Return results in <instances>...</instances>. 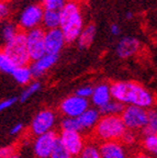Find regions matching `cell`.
I'll return each instance as SVG.
<instances>
[{"label": "cell", "mask_w": 157, "mask_h": 158, "mask_svg": "<svg viewBox=\"0 0 157 158\" xmlns=\"http://www.w3.org/2000/svg\"><path fill=\"white\" fill-rule=\"evenodd\" d=\"M112 99L122 104L140 106L143 109L152 108L155 97L150 90L134 81H114L111 84Z\"/></svg>", "instance_id": "cell-1"}, {"label": "cell", "mask_w": 157, "mask_h": 158, "mask_svg": "<svg viewBox=\"0 0 157 158\" xmlns=\"http://www.w3.org/2000/svg\"><path fill=\"white\" fill-rule=\"evenodd\" d=\"M61 30L66 43H73L79 39L83 30L80 8L75 1H68L61 10Z\"/></svg>", "instance_id": "cell-2"}, {"label": "cell", "mask_w": 157, "mask_h": 158, "mask_svg": "<svg viewBox=\"0 0 157 158\" xmlns=\"http://www.w3.org/2000/svg\"><path fill=\"white\" fill-rule=\"evenodd\" d=\"M126 126L121 115H101L98 124L92 130L96 141L121 142L126 132Z\"/></svg>", "instance_id": "cell-3"}, {"label": "cell", "mask_w": 157, "mask_h": 158, "mask_svg": "<svg viewBox=\"0 0 157 158\" xmlns=\"http://www.w3.org/2000/svg\"><path fill=\"white\" fill-rule=\"evenodd\" d=\"M1 53L9 57L17 67L29 66L31 57L28 49L27 32L20 29L18 34L11 41L5 43Z\"/></svg>", "instance_id": "cell-4"}, {"label": "cell", "mask_w": 157, "mask_h": 158, "mask_svg": "<svg viewBox=\"0 0 157 158\" xmlns=\"http://www.w3.org/2000/svg\"><path fill=\"white\" fill-rule=\"evenodd\" d=\"M56 122V114L52 109H42L34 115L30 124L29 133L31 136H41L53 131L54 124Z\"/></svg>", "instance_id": "cell-5"}, {"label": "cell", "mask_w": 157, "mask_h": 158, "mask_svg": "<svg viewBox=\"0 0 157 158\" xmlns=\"http://www.w3.org/2000/svg\"><path fill=\"white\" fill-rule=\"evenodd\" d=\"M125 126L130 131L144 130L148 122V110L135 106H126L121 114Z\"/></svg>", "instance_id": "cell-6"}, {"label": "cell", "mask_w": 157, "mask_h": 158, "mask_svg": "<svg viewBox=\"0 0 157 158\" xmlns=\"http://www.w3.org/2000/svg\"><path fill=\"white\" fill-rule=\"evenodd\" d=\"M45 31L42 27H35L27 32L28 49L31 60L35 62L46 54L45 51Z\"/></svg>", "instance_id": "cell-7"}, {"label": "cell", "mask_w": 157, "mask_h": 158, "mask_svg": "<svg viewBox=\"0 0 157 158\" xmlns=\"http://www.w3.org/2000/svg\"><path fill=\"white\" fill-rule=\"evenodd\" d=\"M89 102L87 99L77 94L68 96L59 104V112L64 118H79L88 110Z\"/></svg>", "instance_id": "cell-8"}, {"label": "cell", "mask_w": 157, "mask_h": 158, "mask_svg": "<svg viewBox=\"0 0 157 158\" xmlns=\"http://www.w3.org/2000/svg\"><path fill=\"white\" fill-rule=\"evenodd\" d=\"M57 138H58V134L54 131L35 137L33 142V153L35 157L51 158Z\"/></svg>", "instance_id": "cell-9"}, {"label": "cell", "mask_w": 157, "mask_h": 158, "mask_svg": "<svg viewBox=\"0 0 157 158\" xmlns=\"http://www.w3.org/2000/svg\"><path fill=\"white\" fill-rule=\"evenodd\" d=\"M44 17V8L42 5H31L22 12L20 17L19 27L23 31H30L35 27L43 21Z\"/></svg>", "instance_id": "cell-10"}, {"label": "cell", "mask_w": 157, "mask_h": 158, "mask_svg": "<svg viewBox=\"0 0 157 158\" xmlns=\"http://www.w3.org/2000/svg\"><path fill=\"white\" fill-rule=\"evenodd\" d=\"M58 137L73 157H77V156L79 157L87 144L80 132L62 130L61 133L58 134Z\"/></svg>", "instance_id": "cell-11"}, {"label": "cell", "mask_w": 157, "mask_h": 158, "mask_svg": "<svg viewBox=\"0 0 157 158\" xmlns=\"http://www.w3.org/2000/svg\"><path fill=\"white\" fill-rule=\"evenodd\" d=\"M66 43L61 29L47 30L45 33V51L46 54L58 55Z\"/></svg>", "instance_id": "cell-12"}, {"label": "cell", "mask_w": 157, "mask_h": 158, "mask_svg": "<svg viewBox=\"0 0 157 158\" xmlns=\"http://www.w3.org/2000/svg\"><path fill=\"white\" fill-rule=\"evenodd\" d=\"M102 158H128L126 147L122 142H102L99 144Z\"/></svg>", "instance_id": "cell-13"}, {"label": "cell", "mask_w": 157, "mask_h": 158, "mask_svg": "<svg viewBox=\"0 0 157 158\" xmlns=\"http://www.w3.org/2000/svg\"><path fill=\"white\" fill-rule=\"evenodd\" d=\"M112 100L111 94V85L99 84L93 88V94L91 96V102L98 109L102 108Z\"/></svg>", "instance_id": "cell-14"}, {"label": "cell", "mask_w": 157, "mask_h": 158, "mask_svg": "<svg viewBox=\"0 0 157 158\" xmlns=\"http://www.w3.org/2000/svg\"><path fill=\"white\" fill-rule=\"evenodd\" d=\"M58 59V55H52V54H45L44 56L40 58L39 60H35L32 64L30 65V69L32 72L33 77L37 78V77L42 76L43 74L49 70L51 67L54 66V64Z\"/></svg>", "instance_id": "cell-15"}, {"label": "cell", "mask_w": 157, "mask_h": 158, "mask_svg": "<svg viewBox=\"0 0 157 158\" xmlns=\"http://www.w3.org/2000/svg\"><path fill=\"white\" fill-rule=\"evenodd\" d=\"M140 42L134 37H123L117 46V54L121 58H129L138 51Z\"/></svg>", "instance_id": "cell-16"}, {"label": "cell", "mask_w": 157, "mask_h": 158, "mask_svg": "<svg viewBox=\"0 0 157 158\" xmlns=\"http://www.w3.org/2000/svg\"><path fill=\"white\" fill-rule=\"evenodd\" d=\"M100 111L98 109H88L83 114H81L78 118L79 124H80L81 132L88 131V130H93L98 124L100 120Z\"/></svg>", "instance_id": "cell-17"}, {"label": "cell", "mask_w": 157, "mask_h": 158, "mask_svg": "<svg viewBox=\"0 0 157 158\" xmlns=\"http://www.w3.org/2000/svg\"><path fill=\"white\" fill-rule=\"evenodd\" d=\"M43 24L49 30L58 29V27H61V11L44 10Z\"/></svg>", "instance_id": "cell-18"}, {"label": "cell", "mask_w": 157, "mask_h": 158, "mask_svg": "<svg viewBox=\"0 0 157 158\" xmlns=\"http://www.w3.org/2000/svg\"><path fill=\"white\" fill-rule=\"evenodd\" d=\"M96 34V27L93 24H89L83 27V32L78 39V45L80 48H87L91 45Z\"/></svg>", "instance_id": "cell-19"}, {"label": "cell", "mask_w": 157, "mask_h": 158, "mask_svg": "<svg viewBox=\"0 0 157 158\" xmlns=\"http://www.w3.org/2000/svg\"><path fill=\"white\" fill-rule=\"evenodd\" d=\"M12 77L15 81L20 85H28L31 79L33 78V75L30 66H21V67H17L15 69V72L12 73Z\"/></svg>", "instance_id": "cell-20"}, {"label": "cell", "mask_w": 157, "mask_h": 158, "mask_svg": "<svg viewBox=\"0 0 157 158\" xmlns=\"http://www.w3.org/2000/svg\"><path fill=\"white\" fill-rule=\"evenodd\" d=\"M124 108V104L112 99L109 103H107L106 106H103L102 108L98 109V110L102 115H121Z\"/></svg>", "instance_id": "cell-21"}, {"label": "cell", "mask_w": 157, "mask_h": 158, "mask_svg": "<svg viewBox=\"0 0 157 158\" xmlns=\"http://www.w3.org/2000/svg\"><path fill=\"white\" fill-rule=\"evenodd\" d=\"M145 136L157 135V110L150 109L148 110V122L147 125L143 130Z\"/></svg>", "instance_id": "cell-22"}, {"label": "cell", "mask_w": 157, "mask_h": 158, "mask_svg": "<svg viewBox=\"0 0 157 158\" xmlns=\"http://www.w3.org/2000/svg\"><path fill=\"white\" fill-rule=\"evenodd\" d=\"M78 158H102L99 145L95 142H88Z\"/></svg>", "instance_id": "cell-23"}, {"label": "cell", "mask_w": 157, "mask_h": 158, "mask_svg": "<svg viewBox=\"0 0 157 158\" xmlns=\"http://www.w3.org/2000/svg\"><path fill=\"white\" fill-rule=\"evenodd\" d=\"M61 128L64 131H76L81 133L78 118H64L61 121Z\"/></svg>", "instance_id": "cell-24"}, {"label": "cell", "mask_w": 157, "mask_h": 158, "mask_svg": "<svg viewBox=\"0 0 157 158\" xmlns=\"http://www.w3.org/2000/svg\"><path fill=\"white\" fill-rule=\"evenodd\" d=\"M51 158H73V156L67 151V148L64 146V144L62 143L59 137L57 138L56 144L54 146V149L52 152Z\"/></svg>", "instance_id": "cell-25"}, {"label": "cell", "mask_w": 157, "mask_h": 158, "mask_svg": "<svg viewBox=\"0 0 157 158\" xmlns=\"http://www.w3.org/2000/svg\"><path fill=\"white\" fill-rule=\"evenodd\" d=\"M142 145L146 152L157 156V135L145 136L142 142Z\"/></svg>", "instance_id": "cell-26"}, {"label": "cell", "mask_w": 157, "mask_h": 158, "mask_svg": "<svg viewBox=\"0 0 157 158\" xmlns=\"http://www.w3.org/2000/svg\"><path fill=\"white\" fill-rule=\"evenodd\" d=\"M0 68H1V72L6 73V74H12L15 72V69L17 68L13 62L9 57L6 56L3 53L0 54Z\"/></svg>", "instance_id": "cell-27"}, {"label": "cell", "mask_w": 157, "mask_h": 158, "mask_svg": "<svg viewBox=\"0 0 157 158\" xmlns=\"http://www.w3.org/2000/svg\"><path fill=\"white\" fill-rule=\"evenodd\" d=\"M19 31H20L19 25L12 24V23H8V24H6L5 27H3V31H2V37H3V40H5V43L11 41V40L18 34Z\"/></svg>", "instance_id": "cell-28"}, {"label": "cell", "mask_w": 157, "mask_h": 158, "mask_svg": "<svg viewBox=\"0 0 157 158\" xmlns=\"http://www.w3.org/2000/svg\"><path fill=\"white\" fill-rule=\"evenodd\" d=\"M66 2L65 0H43L42 6L44 10H54V11H61L65 7Z\"/></svg>", "instance_id": "cell-29"}, {"label": "cell", "mask_w": 157, "mask_h": 158, "mask_svg": "<svg viewBox=\"0 0 157 158\" xmlns=\"http://www.w3.org/2000/svg\"><path fill=\"white\" fill-rule=\"evenodd\" d=\"M39 89H40V82L34 81V82H32V84H30V86L27 87V88L22 91L21 96H20V101L25 102L28 99L31 98V97H32L33 94L39 90Z\"/></svg>", "instance_id": "cell-30"}, {"label": "cell", "mask_w": 157, "mask_h": 158, "mask_svg": "<svg viewBox=\"0 0 157 158\" xmlns=\"http://www.w3.org/2000/svg\"><path fill=\"white\" fill-rule=\"evenodd\" d=\"M93 94V88L90 86H83L80 87V88L77 89V91L75 94L77 96L81 97V98H85V99H88L89 97H91Z\"/></svg>", "instance_id": "cell-31"}, {"label": "cell", "mask_w": 157, "mask_h": 158, "mask_svg": "<svg viewBox=\"0 0 157 158\" xmlns=\"http://www.w3.org/2000/svg\"><path fill=\"white\" fill-rule=\"evenodd\" d=\"M135 138H136V136H135L134 132L130 131V130H126V132H125V134L123 135L121 142H122L124 145H131V144H133L135 142Z\"/></svg>", "instance_id": "cell-32"}, {"label": "cell", "mask_w": 157, "mask_h": 158, "mask_svg": "<svg viewBox=\"0 0 157 158\" xmlns=\"http://www.w3.org/2000/svg\"><path fill=\"white\" fill-rule=\"evenodd\" d=\"M18 99L15 98V97H13V98H8V99H5V100H2V101L0 102V110L1 111H3V110H7V109L11 108V106H13V104L17 102Z\"/></svg>", "instance_id": "cell-33"}, {"label": "cell", "mask_w": 157, "mask_h": 158, "mask_svg": "<svg viewBox=\"0 0 157 158\" xmlns=\"http://www.w3.org/2000/svg\"><path fill=\"white\" fill-rule=\"evenodd\" d=\"M13 154H15V148L13 146H7V147H2L0 149V157L1 158L10 157Z\"/></svg>", "instance_id": "cell-34"}, {"label": "cell", "mask_w": 157, "mask_h": 158, "mask_svg": "<svg viewBox=\"0 0 157 158\" xmlns=\"http://www.w3.org/2000/svg\"><path fill=\"white\" fill-rule=\"evenodd\" d=\"M22 130H23L22 123H17L15 125L12 126V128H11V130H10V135H12V136L18 135L19 133H21V132H22Z\"/></svg>", "instance_id": "cell-35"}, {"label": "cell", "mask_w": 157, "mask_h": 158, "mask_svg": "<svg viewBox=\"0 0 157 158\" xmlns=\"http://www.w3.org/2000/svg\"><path fill=\"white\" fill-rule=\"evenodd\" d=\"M0 15H1V19H3V18H6L8 15V7L5 5L3 1L0 5Z\"/></svg>", "instance_id": "cell-36"}, {"label": "cell", "mask_w": 157, "mask_h": 158, "mask_svg": "<svg viewBox=\"0 0 157 158\" xmlns=\"http://www.w3.org/2000/svg\"><path fill=\"white\" fill-rule=\"evenodd\" d=\"M110 31L113 35H118L119 33H120V27H119L117 24H112L110 27Z\"/></svg>", "instance_id": "cell-37"}, {"label": "cell", "mask_w": 157, "mask_h": 158, "mask_svg": "<svg viewBox=\"0 0 157 158\" xmlns=\"http://www.w3.org/2000/svg\"><path fill=\"white\" fill-rule=\"evenodd\" d=\"M132 158H153L152 156L147 155V154L145 153H142V152H140V153H136L134 156H133Z\"/></svg>", "instance_id": "cell-38"}, {"label": "cell", "mask_w": 157, "mask_h": 158, "mask_svg": "<svg viewBox=\"0 0 157 158\" xmlns=\"http://www.w3.org/2000/svg\"><path fill=\"white\" fill-rule=\"evenodd\" d=\"M7 158H20V157H19V155L15 153V154H13L12 156H10V157H7Z\"/></svg>", "instance_id": "cell-39"}, {"label": "cell", "mask_w": 157, "mask_h": 158, "mask_svg": "<svg viewBox=\"0 0 157 158\" xmlns=\"http://www.w3.org/2000/svg\"><path fill=\"white\" fill-rule=\"evenodd\" d=\"M126 18H128V19H131V18H132V13H131V12L126 13Z\"/></svg>", "instance_id": "cell-40"}, {"label": "cell", "mask_w": 157, "mask_h": 158, "mask_svg": "<svg viewBox=\"0 0 157 158\" xmlns=\"http://www.w3.org/2000/svg\"><path fill=\"white\" fill-rule=\"evenodd\" d=\"M73 158H77V157H73Z\"/></svg>", "instance_id": "cell-41"}]
</instances>
